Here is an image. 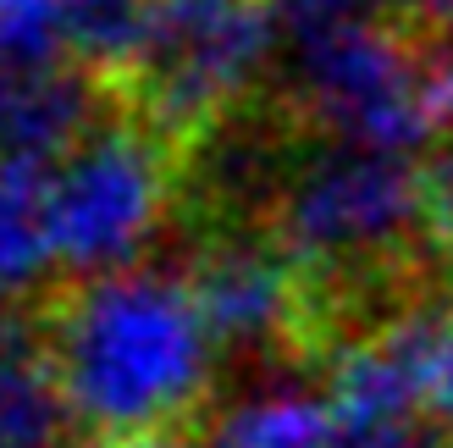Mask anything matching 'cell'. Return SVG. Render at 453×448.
I'll use <instances>...</instances> for the list:
<instances>
[{
  "label": "cell",
  "mask_w": 453,
  "mask_h": 448,
  "mask_svg": "<svg viewBox=\"0 0 453 448\" xmlns=\"http://www.w3.org/2000/svg\"><path fill=\"white\" fill-rule=\"evenodd\" d=\"M66 427L88 448L166 437L199 421L216 376V332L188 277L133 266L56 282L34 299Z\"/></svg>",
  "instance_id": "1"
},
{
  "label": "cell",
  "mask_w": 453,
  "mask_h": 448,
  "mask_svg": "<svg viewBox=\"0 0 453 448\" xmlns=\"http://www.w3.org/2000/svg\"><path fill=\"white\" fill-rule=\"evenodd\" d=\"M188 155L127 111L105 117L50 172V233L66 282L133 272L172 205H183Z\"/></svg>",
  "instance_id": "2"
},
{
  "label": "cell",
  "mask_w": 453,
  "mask_h": 448,
  "mask_svg": "<svg viewBox=\"0 0 453 448\" xmlns=\"http://www.w3.org/2000/svg\"><path fill=\"white\" fill-rule=\"evenodd\" d=\"M288 117L349 150L410 155L437 139L426 105V39L403 17H359L299 34Z\"/></svg>",
  "instance_id": "3"
},
{
  "label": "cell",
  "mask_w": 453,
  "mask_h": 448,
  "mask_svg": "<svg viewBox=\"0 0 453 448\" xmlns=\"http://www.w3.org/2000/svg\"><path fill=\"white\" fill-rule=\"evenodd\" d=\"M188 288L221 349H271V354H315V299L265 221H226L194 243Z\"/></svg>",
  "instance_id": "4"
},
{
  "label": "cell",
  "mask_w": 453,
  "mask_h": 448,
  "mask_svg": "<svg viewBox=\"0 0 453 448\" xmlns=\"http://www.w3.org/2000/svg\"><path fill=\"white\" fill-rule=\"evenodd\" d=\"M442 310L415 305L398 321L343 344L326 360L332 448H410L420 432V405L437 388Z\"/></svg>",
  "instance_id": "5"
},
{
  "label": "cell",
  "mask_w": 453,
  "mask_h": 448,
  "mask_svg": "<svg viewBox=\"0 0 453 448\" xmlns=\"http://www.w3.org/2000/svg\"><path fill=\"white\" fill-rule=\"evenodd\" d=\"M105 117H117V100H111V83L95 78L88 66H50L39 78H22L6 100V117H0V155H17V161H39V166H61L88 133Z\"/></svg>",
  "instance_id": "6"
},
{
  "label": "cell",
  "mask_w": 453,
  "mask_h": 448,
  "mask_svg": "<svg viewBox=\"0 0 453 448\" xmlns=\"http://www.w3.org/2000/svg\"><path fill=\"white\" fill-rule=\"evenodd\" d=\"M66 405L44 354L39 316L0 310V448H61Z\"/></svg>",
  "instance_id": "7"
},
{
  "label": "cell",
  "mask_w": 453,
  "mask_h": 448,
  "mask_svg": "<svg viewBox=\"0 0 453 448\" xmlns=\"http://www.w3.org/2000/svg\"><path fill=\"white\" fill-rule=\"evenodd\" d=\"M56 233H50V166L0 155V299L50 294Z\"/></svg>",
  "instance_id": "8"
},
{
  "label": "cell",
  "mask_w": 453,
  "mask_h": 448,
  "mask_svg": "<svg viewBox=\"0 0 453 448\" xmlns=\"http://www.w3.org/2000/svg\"><path fill=\"white\" fill-rule=\"evenodd\" d=\"M199 448H332V405L326 393L271 388L216 415Z\"/></svg>",
  "instance_id": "9"
},
{
  "label": "cell",
  "mask_w": 453,
  "mask_h": 448,
  "mask_svg": "<svg viewBox=\"0 0 453 448\" xmlns=\"http://www.w3.org/2000/svg\"><path fill=\"white\" fill-rule=\"evenodd\" d=\"M155 6L161 0H61L66 17V56L88 66L95 78L117 83L133 61L144 56Z\"/></svg>",
  "instance_id": "10"
},
{
  "label": "cell",
  "mask_w": 453,
  "mask_h": 448,
  "mask_svg": "<svg viewBox=\"0 0 453 448\" xmlns=\"http://www.w3.org/2000/svg\"><path fill=\"white\" fill-rule=\"evenodd\" d=\"M66 56V17L61 0H0V66L12 83L39 78Z\"/></svg>",
  "instance_id": "11"
},
{
  "label": "cell",
  "mask_w": 453,
  "mask_h": 448,
  "mask_svg": "<svg viewBox=\"0 0 453 448\" xmlns=\"http://www.w3.org/2000/svg\"><path fill=\"white\" fill-rule=\"evenodd\" d=\"M426 177V228H432V243L453 260V139H442V150L420 166Z\"/></svg>",
  "instance_id": "12"
},
{
  "label": "cell",
  "mask_w": 453,
  "mask_h": 448,
  "mask_svg": "<svg viewBox=\"0 0 453 448\" xmlns=\"http://www.w3.org/2000/svg\"><path fill=\"white\" fill-rule=\"evenodd\" d=\"M271 6L299 34H310V28H332V22H359L376 6H403V0H271Z\"/></svg>",
  "instance_id": "13"
},
{
  "label": "cell",
  "mask_w": 453,
  "mask_h": 448,
  "mask_svg": "<svg viewBox=\"0 0 453 448\" xmlns=\"http://www.w3.org/2000/svg\"><path fill=\"white\" fill-rule=\"evenodd\" d=\"M432 410L453 427V299L442 310V349H437V388H432Z\"/></svg>",
  "instance_id": "14"
},
{
  "label": "cell",
  "mask_w": 453,
  "mask_h": 448,
  "mask_svg": "<svg viewBox=\"0 0 453 448\" xmlns=\"http://www.w3.org/2000/svg\"><path fill=\"white\" fill-rule=\"evenodd\" d=\"M403 22H420L426 39H453V0H403Z\"/></svg>",
  "instance_id": "15"
},
{
  "label": "cell",
  "mask_w": 453,
  "mask_h": 448,
  "mask_svg": "<svg viewBox=\"0 0 453 448\" xmlns=\"http://www.w3.org/2000/svg\"><path fill=\"white\" fill-rule=\"evenodd\" d=\"M111 448H199V443H188L183 432H166V437H139V443H111Z\"/></svg>",
  "instance_id": "16"
},
{
  "label": "cell",
  "mask_w": 453,
  "mask_h": 448,
  "mask_svg": "<svg viewBox=\"0 0 453 448\" xmlns=\"http://www.w3.org/2000/svg\"><path fill=\"white\" fill-rule=\"evenodd\" d=\"M12 89H17V83H12V73L0 66V117H6V100H12Z\"/></svg>",
  "instance_id": "17"
}]
</instances>
